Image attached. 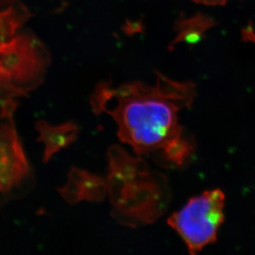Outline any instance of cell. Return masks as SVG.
I'll list each match as a JSON object with an SVG mask.
<instances>
[{"instance_id": "7a4b0ae2", "label": "cell", "mask_w": 255, "mask_h": 255, "mask_svg": "<svg viewBox=\"0 0 255 255\" xmlns=\"http://www.w3.org/2000/svg\"><path fill=\"white\" fill-rule=\"evenodd\" d=\"M50 62L49 52L31 32L1 43V93L15 98L27 97L43 83Z\"/></svg>"}, {"instance_id": "5b68a950", "label": "cell", "mask_w": 255, "mask_h": 255, "mask_svg": "<svg viewBox=\"0 0 255 255\" xmlns=\"http://www.w3.org/2000/svg\"><path fill=\"white\" fill-rule=\"evenodd\" d=\"M34 176L13 117L1 118L0 128V191L1 204L16 199L33 187Z\"/></svg>"}, {"instance_id": "30bf717a", "label": "cell", "mask_w": 255, "mask_h": 255, "mask_svg": "<svg viewBox=\"0 0 255 255\" xmlns=\"http://www.w3.org/2000/svg\"><path fill=\"white\" fill-rule=\"evenodd\" d=\"M15 1H16V0H1V4H10L11 3L15 2Z\"/></svg>"}, {"instance_id": "ba28073f", "label": "cell", "mask_w": 255, "mask_h": 255, "mask_svg": "<svg viewBox=\"0 0 255 255\" xmlns=\"http://www.w3.org/2000/svg\"><path fill=\"white\" fill-rule=\"evenodd\" d=\"M35 129L39 134L37 141L43 142L45 145L42 159L44 164L58 151L75 142L80 132L78 124L73 122L52 126L46 121L38 120L35 123Z\"/></svg>"}, {"instance_id": "277c9868", "label": "cell", "mask_w": 255, "mask_h": 255, "mask_svg": "<svg viewBox=\"0 0 255 255\" xmlns=\"http://www.w3.org/2000/svg\"><path fill=\"white\" fill-rule=\"evenodd\" d=\"M226 196L220 189L194 196L167 220L191 255L214 243L224 221Z\"/></svg>"}, {"instance_id": "3957f363", "label": "cell", "mask_w": 255, "mask_h": 255, "mask_svg": "<svg viewBox=\"0 0 255 255\" xmlns=\"http://www.w3.org/2000/svg\"><path fill=\"white\" fill-rule=\"evenodd\" d=\"M171 190L164 174L151 169L128 184L112 202V217L126 227L152 224L168 209Z\"/></svg>"}, {"instance_id": "9c48e42d", "label": "cell", "mask_w": 255, "mask_h": 255, "mask_svg": "<svg viewBox=\"0 0 255 255\" xmlns=\"http://www.w3.org/2000/svg\"><path fill=\"white\" fill-rule=\"evenodd\" d=\"M32 14L26 6L17 1L6 6L1 11V43L9 41L13 38L18 28L31 17Z\"/></svg>"}, {"instance_id": "6da1fadb", "label": "cell", "mask_w": 255, "mask_h": 255, "mask_svg": "<svg viewBox=\"0 0 255 255\" xmlns=\"http://www.w3.org/2000/svg\"><path fill=\"white\" fill-rule=\"evenodd\" d=\"M196 95L192 82L157 73L155 85L132 82L113 87L101 82L90 102L95 114L106 112L114 119L119 140L138 157L152 155L164 167L178 168L187 164L195 150L179 123V114L191 107Z\"/></svg>"}, {"instance_id": "8992f818", "label": "cell", "mask_w": 255, "mask_h": 255, "mask_svg": "<svg viewBox=\"0 0 255 255\" xmlns=\"http://www.w3.org/2000/svg\"><path fill=\"white\" fill-rule=\"evenodd\" d=\"M107 182L110 202L113 201L128 184L148 173L151 169L143 159L133 157L117 145L108 150Z\"/></svg>"}, {"instance_id": "52a82bcc", "label": "cell", "mask_w": 255, "mask_h": 255, "mask_svg": "<svg viewBox=\"0 0 255 255\" xmlns=\"http://www.w3.org/2000/svg\"><path fill=\"white\" fill-rule=\"evenodd\" d=\"M58 191L64 200L70 205L83 201L102 202L108 194L106 180L75 167L69 172L66 184Z\"/></svg>"}]
</instances>
